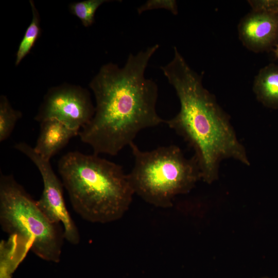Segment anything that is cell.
Instances as JSON below:
<instances>
[{
	"mask_svg": "<svg viewBox=\"0 0 278 278\" xmlns=\"http://www.w3.org/2000/svg\"><path fill=\"white\" fill-rule=\"evenodd\" d=\"M159 47L155 44L130 54L123 67L112 62L103 65L89 83L95 113L79 135L93 153L116 155L130 146L141 131L165 122L156 109L158 85L145 76Z\"/></svg>",
	"mask_w": 278,
	"mask_h": 278,
	"instance_id": "cell-1",
	"label": "cell"
},
{
	"mask_svg": "<svg viewBox=\"0 0 278 278\" xmlns=\"http://www.w3.org/2000/svg\"><path fill=\"white\" fill-rule=\"evenodd\" d=\"M161 69L175 89L180 105L179 112L165 122L194 151L201 180L208 184L216 180L224 160L250 166L246 150L237 137L230 116L203 86L202 76L189 66L176 47L172 60Z\"/></svg>",
	"mask_w": 278,
	"mask_h": 278,
	"instance_id": "cell-2",
	"label": "cell"
},
{
	"mask_svg": "<svg viewBox=\"0 0 278 278\" xmlns=\"http://www.w3.org/2000/svg\"><path fill=\"white\" fill-rule=\"evenodd\" d=\"M58 169L72 206L83 219L108 223L129 210L134 193L120 165L75 151L59 159Z\"/></svg>",
	"mask_w": 278,
	"mask_h": 278,
	"instance_id": "cell-3",
	"label": "cell"
},
{
	"mask_svg": "<svg viewBox=\"0 0 278 278\" xmlns=\"http://www.w3.org/2000/svg\"><path fill=\"white\" fill-rule=\"evenodd\" d=\"M134 164L128 178L134 194L153 206L168 208L178 195L189 192L201 180L198 162L188 159L177 146L171 145L149 151L133 142L129 146Z\"/></svg>",
	"mask_w": 278,
	"mask_h": 278,
	"instance_id": "cell-4",
	"label": "cell"
},
{
	"mask_svg": "<svg viewBox=\"0 0 278 278\" xmlns=\"http://www.w3.org/2000/svg\"><path fill=\"white\" fill-rule=\"evenodd\" d=\"M0 224L3 231L31 241V251L48 262L60 260L64 238L60 224L52 223L37 201L11 175L1 172Z\"/></svg>",
	"mask_w": 278,
	"mask_h": 278,
	"instance_id": "cell-5",
	"label": "cell"
},
{
	"mask_svg": "<svg viewBox=\"0 0 278 278\" xmlns=\"http://www.w3.org/2000/svg\"><path fill=\"white\" fill-rule=\"evenodd\" d=\"M94 113L95 106L86 89L63 83L47 91L34 119L39 123L47 119H56L80 131L91 121Z\"/></svg>",
	"mask_w": 278,
	"mask_h": 278,
	"instance_id": "cell-6",
	"label": "cell"
},
{
	"mask_svg": "<svg viewBox=\"0 0 278 278\" xmlns=\"http://www.w3.org/2000/svg\"><path fill=\"white\" fill-rule=\"evenodd\" d=\"M14 148L28 157L41 174L43 188L40 198L37 201L38 206L50 221L62 225L64 239L72 245L78 244L80 234L66 207L63 183L55 173L50 161L42 158L33 147L25 142L16 143Z\"/></svg>",
	"mask_w": 278,
	"mask_h": 278,
	"instance_id": "cell-7",
	"label": "cell"
},
{
	"mask_svg": "<svg viewBox=\"0 0 278 278\" xmlns=\"http://www.w3.org/2000/svg\"><path fill=\"white\" fill-rule=\"evenodd\" d=\"M238 37L255 53L272 50L278 44V12L251 10L240 21Z\"/></svg>",
	"mask_w": 278,
	"mask_h": 278,
	"instance_id": "cell-8",
	"label": "cell"
},
{
	"mask_svg": "<svg viewBox=\"0 0 278 278\" xmlns=\"http://www.w3.org/2000/svg\"><path fill=\"white\" fill-rule=\"evenodd\" d=\"M40 124L39 135L33 148L37 153L48 161L80 132L56 119H47Z\"/></svg>",
	"mask_w": 278,
	"mask_h": 278,
	"instance_id": "cell-9",
	"label": "cell"
},
{
	"mask_svg": "<svg viewBox=\"0 0 278 278\" xmlns=\"http://www.w3.org/2000/svg\"><path fill=\"white\" fill-rule=\"evenodd\" d=\"M31 249V241L18 235H10L7 240H2L0 278H11Z\"/></svg>",
	"mask_w": 278,
	"mask_h": 278,
	"instance_id": "cell-10",
	"label": "cell"
},
{
	"mask_svg": "<svg viewBox=\"0 0 278 278\" xmlns=\"http://www.w3.org/2000/svg\"><path fill=\"white\" fill-rule=\"evenodd\" d=\"M253 91L264 106L278 109V64L270 63L259 71L254 77Z\"/></svg>",
	"mask_w": 278,
	"mask_h": 278,
	"instance_id": "cell-11",
	"label": "cell"
},
{
	"mask_svg": "<svg viewBox=\"0 0 278 278\" xmlns=\"http://www.w3.org/2000/svg\"><path fill=\"white\" fill-rule=\"evenodd\" d=\"M32 19L21 41L16 53L14 64L18 66L24 58L30 52L41 33L40 16L32 0L29 1Z\"/></svg>",
	"mask_w": 278,
	"mask_h": 278,
	"instance_id": "cell-12",
	"label": "cell"
},
{
	"mask_svg": "<svg viewBox=\"0 0 278 278\" xmlns=\"http://www.w3.org/2000/svg\"><path fill=\"white\" fill-rule=\"evenodd\" d=\"M21 111L14 109L4 95L0 97V142L7 140L18 121L22 117Z\"/></svg>",
	"mask_w": 278,
	"mask_h": 278,
	"instance_id": "cell-13",
	"label": "cell"
},
{
	"mask_svg": "<svg viewBox=\"0 0 278 278\" xmlns=\"http://www.w3.org/2000/svg\"><path fill=\"white\" fill-rule=\"evenodd\" d=\"M109 0H85L70 4L69 9L72 14L78 18L83 26L88 27L94 23L97 9Z\"/></svg>",
	"mask_w": 278,
	"mask_h": 278,
	"instance_id": "cell-14",
	"label": "cell"
},
{
	"mask_svg": "<svg viewBox=\"0 0 278 278\" xmlns=\"http://www.w3.org/2000/svg\"><path fill=\"white\" fill-rule=\"evenodd\" d=\"M155 9H165L174 15L178 14L177 3L174 0H149L137 8V12L140 14L145 11Z\"/></svg>",
	"mask_w": 278,
	"mask_h": 278,
	"instance_id": "cell-15",
	"label": "cell"
},
{
	"mask_svg": "<svg viewBox=\"0 0 278 278\" xmlns=\"http://www.w3.org/2000/svg\"><path fill=\"white\" fill-rule=\"evenodd\" d=\"M251 10L278 12V0H249Z\"/></svg>",
	"mask_w": 278,
	"mask_h": 278,
	"instance_id": "cell-16",
	"label": "cell"
},
{
	"mask_svg": "<svg viewBox=\"0 0 278 278\" xmlns=\"http://www.w3.org/2000/svg\"><path fill=\"white\" fill-rule=\"evenodd\" d=\"M272 51L275 54V56L277 58H278V44L274 47L272 49Z\"/></svg>",
	"mask_w": 278,
	"mask_h": 278,
	"instance_id": "cell-17",
	"label": "cell"
},
{
	"mask_svg": "<svg viewBox=\"0 0 278 278\" xmlns=\"http://www.w3.org/2000/svg\"><path fill=\"white\" fill-rule=\"evenodd\" d=\"M263 278H269V277H263Z\"/></svg>",
	"mask_w": 278,
	"mask_h": 278,
	"instance_id": "cell-18",
	"label": "cell"
}]
</instances>
